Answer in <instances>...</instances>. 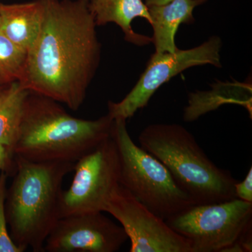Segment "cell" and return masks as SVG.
Returning <instances> with one entry per match:
<instances>
[{"instance_id":"1","label":"cell","mask_w":252,"mask_h":252,"mask_svg":"<svg viewBox=\"0 0 252 252\" xmlns=\"http://www.w3.org/2000/svg\"><path fill=\"white\" fill-rule=\"evenodd\" d=\"M39 36L28 51L20 84L26 90L80 108L98 68L101 44L90 0H41Z\"/></svg>"},{"instance_id":"2","label":"cell","mask_w":252,"mask_h":252,"mask_svg":"<svg viewBox=\"0 0 252 252\" xmlns=\"http://www.w3.org/2000/svg\"><path fill=\"white\" fill-rule=\"evenodd\" d=\"M108 114L86 120L68 114L59 102L31 92L11 155L37 162H76L111 136Z\"/></svg>"},{"instance_id":"3","label":"cell","mask_w":252,"mask_h":252,"mask_svg":"<svg viewBox=\"0 0 252 252\" xmlns=\"http://www.w3.org/2000/svg\"><path fill=\"white\" fill-rule=\"evenodd\" d=\"M16 176L6 190L5 212L11 237L23 252H44L46 238L60 219L63 180L74 162L30 161L16 156Z\"/></svg>"},{"instance_id":"4","label":"cell","mask_w":252,"mask_h":252,"mask_svg":"<svg viewBox=\"0 0 252 252\" xmlns=\"http://www.w3.org/2000/svg\"><path fill=\"white\" fill-rule=\"evenodd\" d=\"M140 147L158 159L194 205L237 198L238 182L229 170L209 158L194 136L180 124L147 126L139 136Z\"/></svg>"},{"instance_id":"5","label":"cell","mask_w":252,"mask_h":252,"mask_svg":"<svg viewBox=\"0 0 252 252\" xmlns=\"http://www.w3.org/2000/svg\"><path fill=\"white\" fill-rule=\"evenodd\" d=\"M111 138L119 154V184L151 211L165 220L195 205L164 164L133 142L126 120H114Z\"/></svg>"},{"instance_id":"6","label":"cell","mask_w":252,"mask_h":252,"mask_svg":"<svg viewBox=\"0 0 252 252\" xmlns=\"http://www.w3.org/2000/svg\"><path fill=\"white\" fill-rule=\"evenodd\" d=\"M252 203L238 198L193 205L165 220L192 252H223L252 227Z\"/></svg>"},{"instance_id":"7","label":"cell","mask_w":252,"mask_h":252,"mask_svg":"<svg viewBox=\"0 0 252 252\" xmlns=\"http://www.w3.org/2000/svg\"><path fill=\"white\" fill-rule=\"evenodd\" d=\"M74 175L60 198V218L89 212H104L119 187L120 162L110 137L74 163Z\"/></svg>"},{"instance_id":"8","label":"cell","mask_w":252,"mask_h":252,"mask_svg":"<svg viewBox=\"0 0 252 252\" xmlns=\"http://www.w3.org/2000/svg\"><path fill=\"white\" fill-rule=\"evenodd\" d=\"M222 41L217 36L193 49L177 50L175 53H154L137 84L120 102H108V115L113 120L133 117L148 104L158 89L172 78L195 66L211 64L222 67L220 51Z\"/></svg>"},{"instance_id":"9","label":"cell","mask_w":252,"mask_h":252,"mask_svg":"<svg viewBox=\"0 0 252 252\" xmlns=\"http://www.w3.org/2000/svg\"><path fill=\"white\" fill-rule=\"evenodd\" d=\"M104 212L121 223L130 240V252H192L187 239L121 185L111 195Z\"/></svg>"},{"instance_id":"10","label":"cell","mask_w":252,"mask_h":252,"mask_svg":"<svg viewBox=\"0 0 252 252\" xmlns=\"http://www.w3.org/2000/svg\"><path fill=\"white\" fill-rule=\"evenodd\" d=\"M103 212L62 217L46 238L44 252H116L127 240L125 230Z\"/></svg>"},{"instance_id":"11","label":"cell","mask_w":252,"mask_h":252,"mask_svg":"<svg viewBox=\"0 0 252 252\" xmlns=\"http://www.w3.org/2000/svg\"><path fill=\"white\" fill-rule=\"evenodd\" d=\"M207 0H172L165 4L149 6L152 19L153 36L152 42L155 52L175 53L178 50L175 36L180 25L193 24L195 22L193 11L195 7Z\"/></svg>"},{"instance_id":"12","label":"cell","mask_w":252,"mask_h":252,"mask_svg":"<svg viewBox=\"0 0 252 252\" xmlns=\"http://www.w3.org/2000/svg\"><path fill=\"white\" fill-rule=\"evenodd\" d=\"M43 14L41 0L20 4H1L0 31L16 46L28 52L40 32Z\"/></svg>"},{"instance_id":"13","label":"cell","mask_w":252,"mask_h":252,"mask_svg":"<svg viewBox=\"0 0 252 252\" xmlns=\"http://www.w3.org/2000/svg\"><path fill=\"white\" fill-rule=\"evenodd\" d=\"M89 7L97 26L114 23L131 44L143 46L152 42V37L137 34L132 28V22L137 18H144L149 24L152 22L148 7L142 0H90Z\"/></svg>"},{"instance_id":"14","label":"cell","mask_w":252,"mask_h":252,"mask_svg":"<svg viewBox=\"0 0 252 252\" xmlns=\"http://www.w3.org/2000/svg\"><path fill=\"white\" fill-rule=\"evenodd\" d=\"M29 92L19 81H15L0 93V145L6 147L10 155L19 133Z\"/></svg>"},{"instance_id":"15","label":"cell","mask_w":252,"mask_h":252,"mask_svg":"<svg viewBox=\"0 0 252 252\" xmlns=\"http://www.w3.org/2000/svg\"><path fill=\"white\" fill-rule=\"evenodd\" d=\"M27 54L0 31V84L7 86L21 80Z\"/></svg>"},{"instance_id":"16","label":"cell","mask_w":252,"mask_h":252,"mask_svg":"<svg viewBox=\"0 0 252 252\" xmlns=\"http://www.w3.org/2000/svg\"><path fill=\"white\" fill-rule=\"evenodd\" d=\"M6 176L0 175V252H23L13 241L7 230V220L5 212L6 195Z\"/></svg>"},{"instance_id":"17","label":"cell","mask_w":252,"mask_h":252,"mask_svg":"<svg viewBox=\"0 0 252 252\" xmlns=\"http://www.w3.org/2000/svg\"><path fill=\"white\" fill-rule=\"evenodd\" d=\"M235 190L237 198L252 203V167H250L243 182H236Z\"/></svg>"},{"instance_id":"18","label":"cell","mask_w":252,"mask_h":252,"mask_svg":"<svg viewBox=\"0 0 252 252\" xmlns=\"http://www.w3.org/2000/svg\"><path fill=\"white\" fill-rule=\"evenodd\" d=\"M10 156L8 149L4 146L0 145V170H2L6 166Z\"/></svg>"},{"instance_id":"19","label":"cell","mask_w":252,"mask_h":252,"mask_svg":"<svg viewBox=\"0 0 252 252\" xmlns=\"http://www.w3.org/2000/svg\"><path fill=\"white\" fill-rule=\"evenodd\" d=\"M172 0H145V4L147 6H153V5L165 4L170 2Z\"/></svg>"},{"instance_id":"20","label":"cell","mask_w":252,"mask_h":252,"mask_svg":"<svg viewBox=\"0 0 252 252\" xmlns=\"http://www.w3.org/2000/svg\"><path fill=\"white\" fill-rule=\"evenodd\" d=\"M5 86H4V85H2V84H0V93H1V91H2L3 89H4V88L5 87Z\"/></svg>"},{"instance_id":"21","label":"cell","mask_w":252,"mask_h":252,"mask_svg":"<svg viewBox=\"0 0 252 252\" xmlns=\"http://www.w3.org/2000/svg\"><path fill=\"white\" fill-rule=\"evenodd\" d=\"M1 4H2V3H1V1H0V7H1Z\"/></svg>"}]
</instances>
